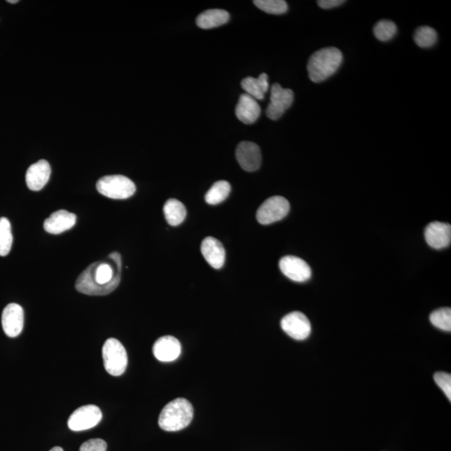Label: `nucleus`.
I'll return each instance as SVG.
<instances>
[{"instance_id": "nucleus-1", "label": "nucleus", "mask_w": 451, "mask_h": 451, "mask_svg": "<svg viewBox=\"0 0 451 451\" xmlns=\"http://www.w3.org/2000/svg\"><path fill=\"white\" fill-rule=\"evenodd\" d=\"M109 257L114 261V266L106 261L90 264L76 280L77 291L91 296H103L118 287L123 265L121 257L116 251L111 254Z\"/></svg>"}, {"instance_id": "nucleus-2", "label": "nucleus", "mask_w": 451, "mask_h": 451, "mask_svg": "<svg viewBox=\"0 0 451 451\" xmlns=\"http://www.w3.org/2000/svg\"><path fill=\"white\" fill-rule=\"evenodd\" d=\"M342 62V52L335 47L324 48L311 55L307 63L310 79L320 83L332 76Z\"/></svg>"}, {"instance_id": "nucleus-3", "label": "nucleus", "mask_w": 451, "mask_h": 451, "mask_svg": "<svg viewBox=\"0 0 451 451\" xmlns=\"http://www.w3.org/2000/svg\"><path fill=\"white\" fill-rule=\"evenodd\" d=\"M193 407L183 398L168 403L160 412L159 426L168 432H175L188 427L193 419Z\"/></svg>"}, {"instance_id": "nucleus-4", "label": "nucleus", "mask_w": 451, "mask_h": 451, "mask_svg": "<svg viewBox=\"0 0 451 451\" xmlns=\"http://www.w3.org/2000/svg\"><path fill=\"white\" fill-rule=\"evenodd\" d=\"M97 189L99 193L108 198L123 200L133 196L136 193V185L128 177L112 175L102 177L97 181Z\"/></svg>"}, {"instance_id": "nucleus-5", "label": "nucleus", "mask_w": 451, "mask_h": 451, "mask_svg": "<svg viewBox=\"0 0 451 451\" xmlns=\"http://www.w3.org/2000/svg\"><path fill=\"white\" fill-rule=\"evenodd\" d=\"M104 366L112 376L123 375L127 370L128 357L127 350L119 340L108 338L102 348Z\"/></svg>"}, {"instance_id": "nucleus-6", "label": "nucleus", "mask_w": 451, "mask_h": 451, "mask_svg": "<svg viewBox=\"0 0 451 451\" xmlns=\"http://www.w3.org/2000/svg\"><path fill=\"white\" fill-rule=\"evenodd\" d=\"M290 210L289 202L284 197L275 196L264 202L257 211L259 223L268 225L285 218Z\"/></svg>"}, {"instance_id": "nucleus-7", "label": "nucleus", "mask_w": 451, "mask_h": 451, "mask_svg": "<svg viewBox=\"0 0 451 451\" xmlns=\"http://www.w3.org/2000/svg\"><path fill=\"white\" fill-rule=\"evenodd\" d=\"M102 419V412L94 405H84L74 411L68 419V426L73 431H86L97 426Z\"/></svg>"}, {"instance_id": "nucleus-8", "label": "nucleus", "mask_w": 451, "mask_h": 451, "mask_svg": "<svg viewBox=\"0 0 451 451\" xmlns=\"http://www.w3.org/2000/svg\"><path fill=\"white\" fill-rule=\"evenodd\" d=\"M292 90L284 89L279 84H273L271 88L270 103L266 111L268 118L276 120L281 118L293 102Z\"/></svg>"}, {"instance_id": "nucleus-9", "label": "nucleus", "mask_w": 451, "mask_h": 451, "mask_svg": "<svg viewBox=\"0 0 451 451\" xmlns=\"http://www.w3.org/2000/svg\"><path fill=\"white\" fill-rule=\"evenodd\" d=\"M281 327L289 336L296 340H305L311 333L310 320L301 312H292L284 317Z\"/></svg>"}, {"instance_id": "nucleus-10", "label": "nucleus", "mask_w": 451, "mask_h": 451, "mask_svg": "<svg viewBox=\"0 0 451 451\" xmlns=\"http://www.w3.org/2000/svg\"><path fill=\"white\" fill-rule=\"evenodd\" d=\"M279 268L286 277L298 283H303L309 280L312 276L309 264L305 260L294 256H286L281 258Z\"/></svg>"}, {"instance_id": "nucleus-11", "label": "nucleus", "mask_w": 451, "mask_h": 451, "mask_svg": "<svg viewBox=\"0 0 451 451\" xmlns=\"http://www.w3.org/2000/svg\"><path fill=\"white\" fill-rule=\"evenodd\" d=\"M236 158L241 167L246 172H255L261 167V151L256 143L241 142L237 147Z\"/></svg>"}, {"instance_id": "nucleus-12", "label": "nucleus", "mask_w": 451, "mask_h": 451, "mask_svg": "<svg viewBox=\"0 0 451 451\" xmlns=\"http://www.w3.org/2000/svg\"><path fill=\"white\" fill-rule=\"evenodd\" d=\"M25 314L22 307L17 303H10L2 314V326L8 337L19 336L23 331Z\"/></svg>"}, {"instance_id": "nucleus-13", "label": "nucleus", "mask_w": 451, "mask_h": 451, "mask_svg": "<svg viewBox=\"0 0 451 451\" xmlns=\"http://www.w3.org/2000/svg\"><path fill=\"white\" fill-rule=\"evenodd\" d=\"M424 237L429 247L435 249L447 248L451 242V227L448 223L433 222L424 231Z\"/></svg>"}, {"instance_id": "nucleus-14", "label": "nucleus", "mask_w": 451, "mask_h": 451, "mask_svg": "<svg viewBox=\"0 0 451 451\" xmlns=\"http://www.w3.org/2000/svg\"><path fill=\"white\" fill-rule=\"evenodd\" d=\"M153 354L160 362L176 361L181 353V342L176 338L167 335L158 338L153 345Z\"/></svg>"}, {"instance_id": "nucleus-15", "label": "nucleus", "mask_w": 451, "mask_h": 451, "mask_svg": "<svg viewBox=\"0 0 451 451\" xmlns=\"http://www.w3.org/2000/svg\"><path fill=\"white\" fill-rule=\"evenodd\" d=\"M51 175V168L46 160H41L32 165L26 172V184L29 189L38 192L45 188Z\"/></svg>"}, {"instance_id": "nucleus-16", "label": "nucleus", "mask_w": 451, "mask_h": 451, "mask_svg": "<svg viewBox=\"0 0 451 451\" xmlns=\"http://www.w3.org/2000/svg\"><path fill=\"white\" fill-rule=\"evenodd\" d=\"M201 251L204 258L215 270H220L225 263L226 251L219 240L215 237H206L202 242Z\"/></svg>"}, {"instance_id": "nucleus-17", "label": "nucleus", "mask_w": 451, "mask_h": 451, "mask_svg": "<svg viewBox=\"0 0 451 451\" xmlns=\"http://www.w3.org/2000/svg\"><path fill=\"white\" fill-rule=\"evenodd\" d=\"M76 215L67 210H59L51 214L44 223V228L50 234H60L71 229L76 223Z\"/></svg>"}, {"instance_id": "nucleus-18", "label": "nucleus", "mask_w": 451, "mask_h": 451, "mask_svg": "<svg viewBox=\"0 0 451 451\" xmlns=\"http://www.w3.org/2000/svg\"><path fill=\"white\" fill-rule=\"evenodd\" d=\"M261 114V107L257 99L248 94H242L236 107V116L242 123L250 125L257 121Z\"/></svg>"}, {"instance_id": "nucleus-19", "label": "nucleus", "mask_w": 451, "mask_h": 451, "mask_svg": "<svg viewBox=\"0 0 451 451\" xmlns=\"http://www.w3.org/2000/svg\"><path fill=\"white\" fill-rule=\"evenodd\" d=\"M242 88L246 91V94L255 99H263L270 84H268V76L267 74L263 73L258 78L246 77L242 81Z\"/></svg>"}, {"instance_id": "nucleus-20", "label": "nucleus", "mask_w": 451, "mask_h": 451, "mask_svg": "<svg viewBox=\"0 0 451 451\" xmlns=\"http://www.w3.org/2000/svg\"><path fill=\"white\" fill-rule=\"evenodd\" d=\"M230 15L223 10H208L198 15L197 25L199 28L209 29L222 26L228 22Z\"/></svg>"}, {"instance_id": "nucleus-21", "label": "nucleus", "mask_w": 451, "mask_h": 451, "mask_svg": "<svg viewBox=\"0 0 451 451\" xmlns=\"http://www.w3.org/2000/svg\"><path fill=\"white\" fill-rule=\"evenodd\" d=\"M163 211L167 222L174 227L183 223L186 216L184 204L174 198L169 199L165 203Z\"/></svg>"}, {"instance_id": "nucleus-22", "label": "nucleus", "mask_w": 451, "mask_h": 451, "mask_svg": "<svg viewBox=\"0 0 451 451\" xmlns=\"http://www.w3.org/2000/svg\"><path fill=\"white\" fill-rule=\"evenodd\" d=\"M230 193H231V185L228 181H216L206 194L205 200L210 205H216L224 202Z\"/></svg>"}, {"instance_id": "nucleus-23", "label": "nucleus", "mask_w": 451, "mask_h": 451, "mask_svg": "<svg viewBox=\"0 0 451 451\" xmlns=\"http://www.w3.org/2000/svg\"><path fill=\"white\" fill-rule=\"evenodd\" d=\"M11 224L6 218H0V256L6 257L12 248Z\"/></svg>"}, {"instance_id": "nucleus-24", "label": "nucleus", "mask_w": 451, "mask_h": 451, "mask_svg": "<svg viewBox=\"0 0 451 451\" xmlns=\"http://www.w3.org/2000/svg\"><path fill=\"white\" fill-rule=\"evenodd\" d=\"M414 39L419 47L429 48L436 44L437 33L429 26H422L416 30Z\"/></svg>"}, {"instance_id": "nucleus-25", "label": "nucleus", "mask_w": 451, "mask_h": 451, "mask_svg": "<svg viewBox=\"0 0 451 451\" xmlns=\"http://www.w3.org/2000/svg\"><path fill=\"white\" fill-rule=\"evenodd\" d=\"M254 4L270 15H283L288 11V4L284 0H255Z\"/></svg>"}, {"instance_id": "nucleus-26", "label": "nucleus", "mask_w": 451, "mask_h": 451, "mask_svg": "<svg viewBox=\"0 0 451 451\" xmlns=\"http://www.w3.org/2000/svg\"><path fill=\"white\" fill-rule=\"evenodd\" d=\"M431 324L433 326L441 329V331L450 332L451 331V310L450 307L433 311L429 316Z\"/></svg>"}, {"instance_id": "nucleus-27", "label": "nucleus", "mask_w": 451, "mask_h": 451, "mask_svg": "<svg viewBox=\"0 0 451 451\" xmlns=\"http://www.w3.org/2000/svg\"><path fill=\"white\" fill-rule=\"evenodd\" d=\"M397 26L391 20H383L377 23L374 28V34L380 41H389L396 36Z\"/></svg>"}, {"instance_id": "nucleus-28", "label": "nucleus", "mask_w": 451, "mask_h": 451, "mask_svg": "<svg viewBox=\"0 0 451 451\" xmlns=\"http://www.w3.org/2000/svg\"><path fill=\"white\" fill-rule=\"evenodd\" d=\"M436 383L443 390L449 401L451 400V375L448 373L438 372L433 375Z\"/></svg>"}, {"instance_id": "nucleus-29", "label": "nucleus", "mask_w": 451, "mask_h": 451, "mask_svg": "<svg viewBox=\"0 0 451 451\" xmlns=\"http://www.w3.org/2000/svg\"><path fill=\"white\" fill-rule=\"evenodd\" d=\"M107 444L102 439H91L82 444L80 451H106Z\"/></svg>"}, {"instance_id": "nucleus-30", "label": "nucleus", "mask_w": 451, "mask_h": 451, "mask_svg": "<svg viewBox=\"0 0 451 451\" xmlns=\"http://www.w3.org/2000/svg\"><path fill=\"white\" fill-rule=\"evenodd\" d=\"M345 1L342 0H319L318 1L319 6L324 8V10H329V8H335L341 6Z\"/></svg>"}, {"instance_id": "nucleus-31", "label": "nucleus", "mask_w": 451, "mask_h": 451, "mask_svg": "<svg viewBox=\"0 0 451 451\" xmlns=\"http://www.w3.org/2000/svg\"><path fill=\"white\" fill-rule=\"evenodd\" d=\"M50 451H64V450L60 447V446H55V447L52 448Z\"/></svg>"}, {"instance_id": "nucleus-32", "label": "nucleus", "mask_w": 451, "mask_h": 451, "mask_svg": "<svg viewBox=\"0 0 451 451\" xmlns=\"http://www.w3.org/2000/svg\"><path fill=\"white\" fill-rule=\"evenodd\" d=\"M8 3L17 4V3H19V1H18V0H8Z\"/></svg>"}]
</instances>
